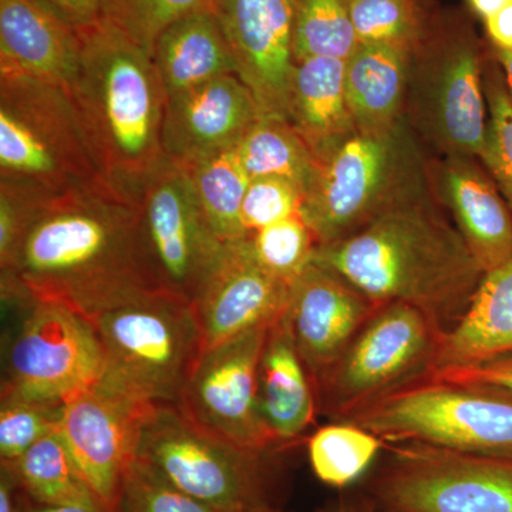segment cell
<instances>
[{"mask_svg": "<svg viewBox=\"0 0 512 512\" xmlns=\"http://www.w3.org/2000/svg\"><path fill=\"white\" fill-rule=\"evenodd\" d=\"M138 212L140 202L104 180L45 202L0 269L3 301L57 302L89 318L154 288L141 259Z\"/></svg>", "mask_w": 512, "mask_h": 512, "instance_id": "obj_1", "label": "cell"}, {"mask_svg": "<svg viewBox=\"0 0 512 512\" xmlns=\"http://www.w3.org/2000/svg\"><path fill=\"white\" fill-rule=\"evenodd\" d=\"M313 264L377 306L403 302L420 309L443 332L466 312L485 275L430 181L355 234L320 245Z\"/></svg>", "mask_w": 512, "mask_h": 512, "instance_id": "obj_2", "label": "cell"}, {"mask_svg": "<svg viewBox=\"0 0 512 512\" xmlns=\"http://www.w3.org/2000/svg\"><path fill=\"white\" fill-rule=\"evenodd\" d=\"M82 35V62L69 87L103 180L140 202L165 163L167 93L153 57L100 20Z\"/></svg>", "mask_w": 512, "mask_h": 512, "instance_id": "obj_3", "label": "cell"}, {"mask_svg": "<svg viewBox=\"0 0 512 512\" xmlns=\"http://www.w3.org/2000/svg\"><path fill=\"white\" fill-rule=\"evenodd\" d=\"M100 180L69 90L0 73V185L47 202Z\"/></svg>", "mask_w": 512, "mask_h": 512, "instance_id": "obj_4", "label": "cell"}, {"mask_svg": "<svg viewBox=\"0 0 512 512\" xmlns=\"http://www.w3.org/2000/svg\"><path fill=\"white\" fill-rule=\"evenodd\" d=\"M430 153L410 124L360 134L340 144L303 198L301 215L320 245L355 234L429 184Z\"/></svg>", "mask_w": 512, "mask_h": 512, "instance_id": "obj_5", "label": "cell"}, {"mask_svg": "<svg viewBox=\"0 0 512 512\" xmlns=\"http://www.w3.org/2000/svg\"><path fill=\"white\" fill-rule=\"evenodd\" d=\"M487 57L466 18L441 13L410 55L404 117L430 156L483 154L488 133Z\"/></svg>", "mask_w": 512, "mask_h": 512, "instance_id": "obj_6", "label": "cell"}, {"mask_svg": "<svg viewBox=\"0 0 512 512\" xmlns=\"http://www.w3.org/2000/svg\"><path fill=\"white\" fill-rule=\"evenodd\" d=\"M107 373L157 406H177L204 352L194 303L143 288L90 315Z\"/></svg>", "mask_w": 512, "mask_h": 512, "instance_id": "obj_7", "label": "cell"}, {"mask_svg": "<svg viewBox=\"0 0 512 512\" xmlns=\"http://www.w3.org/2000/svg\"><path fill=\"white\" fill-rule=\"evenodd\" d=\"M340 420L387 443L512 458V396L478 384L426 376Z\"/></svg>", "mask_w": 512, "mask_h": 512, "instance_id": "obj_8", "label": "cell"}, {"mask_svg": "<svg viewBox=\"0 0 512 512\" xmlns=\"http://www.w3.org/2000/svg\"><path fill=\"white\" fill-rule=\"evenodd\" d=\"M443 330L403 302L377 306L343 355L316 384L320 412L340 420L434 369Z\"/></svg>", "mask_w": 512, "mask_h": 512, "instance_id": "obj_9", "label": "cell"}, {"mask_svg": "<svg viewBox=\"0 0 512 512\" xmlns=\"http://www.w3.org/2000/svg\"><path fill=\"white\" fill-rule=\"evenodd\" d=\"M266 454L204 433L175 406H158L144 424L137 460L212 508L255 512L271 505Z\"/></svg>", "mask_w": 512, "mask_h": 512, "instance_id": "obj_10", "label": "cell"}, {"mask_svg": "<svg viewBox=\"0 0 512 512\" xmlns=\"http://www.w3.org/2000/svg\"><path fill=\"white\" fill-rule=\"evenodd\" d=\"M138 239L151 285L191 303L220 265L228 245L208 224L187 168L170 160L141 194Z\"/></svg>", "mask_w": 512, "mask_h": 512, "instance_id": "obj_11", "label": "cell"}, {"mask_svg": "<svg viewBox=\"0 0 512 512\" xmlns=\"http://www.w3.org/2000/svg\"><path fill=\"white\" fill-rule=\"evenodd\" d=\"M376 495L392 512H512V458L394 443Z\"/></svg>", "mask_w": 512, "mask_h": 512, "instance_id": "obj_12", "label": "cell"}, {"mask_svg": "<svg viewBox=\"0 0 512 512\" xmlns=\"http://www.w3.org/2000/svg\"><path fill=\"white\" fill-rule=\"evenodd\" d=\"M9 342L2 392L64 404L107 370L96 330L82 313L57 302H33Z\"/></svg>", "mask_w": 512, "mask_h": 512, "instance_id": "obj_13", "label": "cell"}, {"mask_svg": "<svg viewBox=\"0 0 512 512\" xmlns=\"http://www.w3.org/2000/svg\"><path fill=\"white\" fill-rule=\"evenodd\" d=\"M104 373L63 406L59 431L94 497L116 512L128 470L136 463L148 417L157 409Z\"/></svg>", "mask_w": 512, "mask_h": 512, "instance_id": "obj_14", "label": "cell"}, {"mask_svg": "<svg viewBox=\"0 0 512 512\" xmlns=\"http://www.w3.org/2000/svg\"><path fill=\"white\" fill-rule=\"evenodd\" d=\"M271 326L204 350L175 406L204 433L259 453L275 447L258 412L259 360Z\"/></svg>", "mask_w": 512, "mask_h": 512, "instance_id": "obj_15", "label": "cell"}, {"mask_svg": "<svg viewBox=\"0 0 512 512\" xmlns=\"http://www.w3.org/2000/svg\"><path fill=\"white\" fill-rule=\"evenodd\" d=\"M238 76L262 117L288 120L293 56V0H214Z\"/></svg>", "mask_w": 512, "mask_h": 512, "instance_id": "obj_16", "label": "cell"}, {"mask_svg": "<svg viewBox=\"0 0 512 512\" xmlns=\"http://www.w3.org/2000/svg\"><path fill=\"white\" fill-rule=\"evenodd\" d=\"M376 308L355 286L313 262L293 282L284 319L315 387Z\"/></svg>", "mask_w": 512, "mask_h": 512, "instance_id": "obj_17", "label": "cell"}, {"mask_svg": "<svg viewBox=\"0 0 512 512\" xmlns=\"http://www.w3.org/2000/svg\"><path fill=\"white\" fill-rule=\"evenodd\" d=\"M261 117L254 93L237 74L168 97L163 124L164 156L187 167L235 148Z\"/></svg>", "mask_w": 512, "mask_h": 512, "instance_id": "obj_18", "label": "cell"}, {"mask_svg": "<svg viewBox=\"0 0 512 512\" xmlns=\"http://www.w3.org/2000/svg\"><path fill=\"white\" fill-rule=\"evenodd\" d=\"M291 285L256 262L247 238L227 245L224 258L194 302L204 350L274 325L288 306Z\"/></svg>", "mask_w": 512, "mask_h": 512, "instance_id": "obj_19", "label": "cell"}, {"mask_svg": "<svg viewBox=\"0 0 512 512\" xmlns=\"http://www.w3.org/2000/svg\"><path fill=\"white\" fill-rule=\"evenodd\" d=\"M434 197L484 274L512 259V211L480 158L430 156Z\"/></svg>", "mask_w": 512, "mask_h": 512, "instance_id": "obj_20", "label": "cell"}, {"mask_svg": "<svg viewBox=\"0 0 512 512\" xmlns=\"http://www.w3.org/2000/svg\"><path fill=\"white\" fill-rule=\"evenodd\" d=\"M82 35L39 0H0V73L72 86Z\"/></svg>", "mask_w": 512, "mask_h": 512, "instance_id": "obj_21", "label": "cell"}, {"mask_svg": "<svg viewBox=\"0 0 512 512\" xmlns=\"http://www.w3.org/2000/svg\"><path fill=\"white\" fill-rule=\"evenodd\" d=\"M315 384L284 315L269 329L258 369V412L275 447L301 439L318 412Z\"/></svg>", "mask_w": 512, "mask_h": 512, "instance_id": "obj_22", "label": "cell"}, {"mask_svg": "<svg viewBox=\"0 0 512 512\" xmlns=\"http://www.w3.org/2000/svg\"><path fill=\"white\" fill-rule=\"evenodd\" d=\"M345 60L309 57L296 62L288 121L319 164L357 134L345 89Z\"/></svg>", "mask_w": 512, "mask_h": 512, "instance_id": "obj_23", "label": "cell"}, {"mask_svg": "<svg viewBox=\"0 0 512 512\" xmlns=\"http://www.w3.org/2000/svg\"><path fill=\"white\" fill-rule=\"evenodd\" d=\"M153 62L168 97L237 74V63L214 8L178 19L158 36Z\"/></svg>", "mask_w": 512, "mask_h": 512, "instance_id": "obj_24", "label": "cell"}, {"mask_svg": "<svg viewBox=\"0 0 512 512\" xmlns=\"http://www.w3.org/2000/svg\"><path fill=\"white\" fill-rule=\"evenodd\" d=\"M410 50L359 43L345 63V89L357 133H386L406 117Z\"/></svg>", "mask_w": 512, "mask_h": 512, "instance_id": "obj_25", "label": "cell"}, {"mask_svg": "<svg viewBox=\"0 0 512 512\" xmlns=\"http://www.w3.org/2000/svg\"><path fill=\"white\" fill-rule=\"evenodd\" d=\"M510 350L512 259L483 276L466 312L441 336L433 370L464 365Z\"/></svg>", "mask_w": 512, "mask_h": 512, "instance_id": "obj_26", "label": "cell"}, {"mask_svg": "<svg viewBox=\"0 0 512 512\" xmlns=\"http://www.w3.org/2000/svg\"><path fill=\"white\" fill-rule=\"evenodd\" d=\"M248 177H276L292 181L308 192L319 161L288 120L261 117L237 146Z\"/></svg>", "mask_w": 512, "mask_h": 512, "instance_id": "obj_27", "label": "cell"}, {"mask_svg": "<svg viewBox=\"0 0 512 512\" xmlns=\"http://www.w3.org/2000/svg\"><path fill=\"white\" fill-rule=\"evenodd\" d=\"M185 168L215 235L225 244L245 238L241 210L251 178L242 167L237 147L202 158Z\"/></svg>", "mask_w": 512, "mask_h": 512, "instance_id": "obj_28", "label": "cell"}, {"mask_svg": "<svg viewBox=\"0 0 512 512\" xmlns=\"http://www.w3.org/2000/svg\"><path fill=\"white\" fill-rule=\"evenodd\" d=\"M2 466L12 471L30 503L67 504L93 494L59 429L36 441L18 460Z\"/></svg>", "mask_w": 512, "mask_h": 512, "instance_id": "obj_29", "label": "cell"}, {"mask_svg": "<svg viewBox=\"0 0 512 512\" xmlns=\"http://www.w3.org/2000/svg\"><path fill=\"white\" fill-rule=\"evenodd\" d=\"M359 43L402 47L413 52L429 35L440 12L431 0H348Z\"/></svg>", "mask_w": 512, "mask_h": 512, "instance_id": "obj_30", "label": "cell"}, {"mask_svg": "<svg viewBox=\"0 0 512 512\" xmlns=\"http://www.w3.org/2000/svg\"><path fill=\"white\" fill-rule=\"evenodd\" d=\"M384 441L349 421L338 420L312 434L309 461L315 476L330 487L355 483L379 454Z\"/></svg>", "mask_w": 512, "mask_h": 512, "instance_id": "obj_31", "label": "cell"}, {"mask_svg": "<svg viewBox=\"0 0 512 512\" xmlns=\"http://www.w3.org/2000/svg\"><path fill=\"white\" fill-rule=\"evenodd\" d=\"M359 45L348 0H293V56L348 60Z\"/></svg>", "mask_w": 512, "mask_h": 512, "instance_id": "obj_32", "label": "cell"}, {"mask_svg": "<svg viewBox=\"0 0 512 512\" xmlns=\"http://www.w3.org/2000/svg\"><path fill=\"white\" fill-rule=\"evenodd\" d=\"M249 248L262 268L292 285L312 265L318 239L301 214L248 235Z\"/></svg>", "mask_w": 512, "mask_h": 512, "instance_id": "obj_33", "label": "cell"}, {"mask_svg": "<svg viewBox=\"0 0 512 512\" xmlns=\"http://www.w3.org/2000/svg\"><path fill=\"white\" fill-rule=\"evenodd\" d=\"M484 92L488 133L480 160L512 211V96L503 70L490 52L484 69Z\"/></svg>", "mask_w": 512, "mask_h": 512, "instance_id": "obj_34", "label": "cell"}, {"mask_svg": "<svg viewBox=\"0 0 512 512\" xmlns=\"http://www.w3.org/2000/svg\"><path fill=\"white\" fill-rule=\"evenodd\" d=\"M214 8V0H101V20L153 53L158 36L178 19Z\"/></svg>", "mask_w": 512, "mask_h": 512, "instance_id": "obj_35", "label": "cell"}, {"mask_svg": "<svg viewBox=\"0 0 512 512\" xmlns=\"http://www.w3.org/2000/svg\"><path fill=\"white\" fill-rule=\"evenodd\" d=\"M64 404L3 393L0 400V460L13 463L36 441L59 429Z\"/></svg>", "mask_w": 512, "mask_h": 512, "instance_id": "obj_36", "label": "cell"}, {"mask_svg": "<svg viewBox=\"0 0 512 512\" xmlns=\"http://www.w3.org/2000/svg\"><path fill=\"white\" fill-rule=\"evenodd\" d=\"M116 512H224L178 490L136 460L128 470Z\"/></svg>", "mask_w": 512, "mask_h": 512, "instance_id": "obj_37", "label": "cell"}, {"mask_svg": "<svg viewBox=\"0 0 512 512\" xmlns=\"http://www.w3.org/2000/svg\"><path fill=\"white\" fill-rule=\"evenodd\" d=\"M303 198L302 188L292 181L276 177L252 178L241 210L245 237L301 214Z\"/></svg>", "mask_w": 512, "mask_h": 512, "instance_id": "obj_38", "label": "cell"}, {"mask_svg": "<svg viewBox=\"0 0 512 512\" xmlns=\"http://www.w3.org/2000/svg\"><path fill=\"white\" fill-rule=\"evenodd\" d=\"M45 202L0 185V269L8 266L33 215Z\"/></svg>", "mask_w": 512, "mask_h": 512, "instance_id": "obj_39", "label": "cell"}, {"mask_svg": "<svg viewBox=\"0 0 512 512\" xmlns=\"http://www.w3.org/2000/svg\"><path fill=\"white\" fill-rule=\"evenodd\" d=\"M427 376L448 382L491 387L512 396V350L464 365L441 367Z\"/></svg>", "mask_w": 512, "mask_h": 512, "instance_id": "obj_40", "label": "cell"}, {"mask_svg": "<svg viewBox=\"0 0 512 512\" xmlns=\"http://www.w3.org/2000/svg\"><path fill=\"white\" fill-rule=\"evenodd\" d=\"M55 15L83 33L101 20V0H39Z\"/></svg>", "mask_w": 512, "mask_h": 512, "instance_id": "obj_41", "label": "cell"}, {"mask_svg": "<svg viewBox=\"0 0 512 512\" xmlns=\"http://www.w3.org/2000/svg\"><path fill=\"white\" fill-rule=\"evenodd\" d=\"M490 45L494 49L512 50V0L500 12L484 20Z\"/></svg>", "mask_w": 512, "mask_h": 512, "instance_id": "obj_42", "label": "cell"}, {"mask_svg": "<svg viewBox=\"0 0 512 512\" xmlns=\"http://www.w3.org/2000/svg\"><path fill=\"white\" fill-rule=\"evenodd\" d=\"M25 512H109L104 505L94 497L93 494H87L86 497L73 503L59 505H40L32 503L26 507Z\"/></svg>", "mask_w": 512, "mask_h": 512, "instance_id": "obj_43", "label": "cell"}, {"mask_svg": "<svg viewBox=\"0 0 512 512\" xmlns=\"http://www.w3.org/2000/svg\"><path fill=\"white\" fill-rule=\"evenodd\" d=\"M22 494L18 481L8 467L0 471V512H20L19 495Z\"/></svg>", "mask_w": 512, "mask_h": 512, "instance_id": "obj_44", "label": "cell"}, {"mask_svg": "<svg viewBox=\"0 0 512 512\" xmlns=\"http://www.w3.org/2000/svg\"><path fill=\"white\" fill-rule=\"evenodd\" d=\"M508 2L510 0H468L470 8L483 20L490 19L495 13L500 12Z\"/></svg>", "mask_w": 512, "mask_h": 512, "instance_id": "obj_45", "label": "cell"}, {"mask_svg": "<svg viewBox=\"0 0 512 512\" xmlns=\"http://www.w3.org/2000/svg\"><path fill=\"white\" fill-rule=\"evenodd\" d=\"M491 56L494 57L495 62L500 64L501 70H503L505 82H507L508 89H510L512 96V50H500L494 49L491 46Z\"/></svg>", "mask_w": 512, "mask_h": 512, "instance_id": "obj_46", "label": "cell"}, {"mask_svg": "<svg viewBox=\"0 0 512 512\" xmlns=\"http://www.w3.org/2000/svg\"><path fill=\"white\" fill-rule=\"evenodd\" d=\"M340 512H379L376 510L375 507H372V505H349V507L343 508V510H340Z\"/></svg>", "mask_w": 512, "mask_h": 512, "instance_id": "obj_47", "label": "cell"}, {"mask_svg": "<svg viewBox=\"0 0 512 512\" xmlns=\"http://www.w3.org/2000/svg\"><path fill=\"white\" fill-rule=\"evenodd\" d=\"M255 512H284V511L278 510V508L272 507V505H266V507L259 508V510H256Z\"/></svg>", "mask_w": 512, "mask_h": 512, "instance_id": "obj_48", "label": "cell"}]
</instances>
